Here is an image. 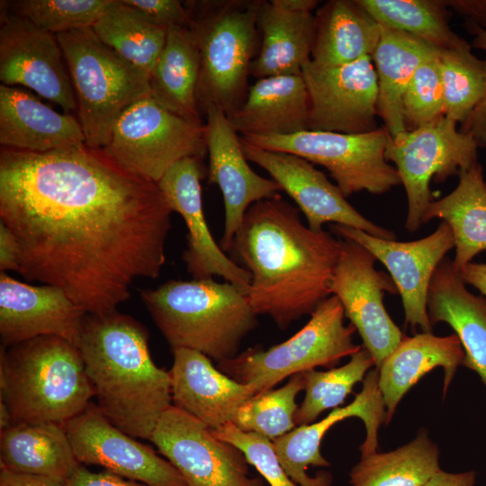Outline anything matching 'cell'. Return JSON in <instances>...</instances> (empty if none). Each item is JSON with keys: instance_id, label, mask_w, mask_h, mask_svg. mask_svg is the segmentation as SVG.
<instances>
[{"instance_id": "obj_1", "label": "cell", "mask_w": 486, "mask_h": 486, "mask_svg": "<svg viewBox=\"0 0 486 486\" xmlns=\"http://www.w3.org/2000/svg\"><path fill=\"white\" fill-rule=\"evenodd\" d=\"M173 212L157 182L103 148L1 147L0 222L18 242V273L86 314L115 310L136 279L159 276Z\"/></svg>"}, {"instance_id": "obj_2", "label": "cell", "mask_w": 486, "mask_h": 486, "mask_svg": "<svg viewBox=\"0 0 486 486\" xmlns=\"http://www.w3.org/2000/svg\"><path fill=\"white\" fill-rule=\"evenodd\" d=\"M299 211L281 195L252 204L231 248L250 273L252 309L281 329L311 315L332 295L341 250V239L305 226Z\"/></svg>"}, {"instance_id": "obj_3", "label": "cell", "mask_w": 486, "mask_h": 486, "mask_svg": "<svg viewBox=\"0 0 486 486\" xmlns=\"http://www.w3.org/2000/svg\"><path fill=\"white\" fill-rule=\"evenodd\" d=\"M77 346L100 412L128 435L149 440L172 392L169 372L152 360L146 328L117 310L86 314Z\"/></svg>"}, {"instance_id": "obj_4", "label": "cell", "mask_w": 486, "mask_h": 486, "mask_svg": "<svg viewBox=\"0 0 486 486\" xmlns=\"http://www.w3.org/2000/svg\"><path fill=\"white\" fill-rule=\"evenodd\" d=\"M140 294L172 350H195L218 363L238 356L257 326L247 294L229 282L169 280Z\"/></svg>"}, {"instance_id": "obj_5", "label": "cell", "mask_w": 486, "mask_h": 486, "mask_svg": "<svg viewBox=\"0 0 486 486\" xmlns=\"http://www.w3.org/2000/svg\"><path fill=\"white\" fill-rule=\"evenodd\" d=\"M1 398L15 423L65 425L94 396L77 346L40 336L1 347Z\"/></svg>"}, {"instance_id": "obj_6", "label": "cell", "mask_w": 486, "mask_h": 486, "mask_svg": "<svg viewBox=\"0 0 486 486\" xmlns=\"http://www.w3.org/2000/svg\"><path fill=\"white\" fill-rule=\"evenodd\" d=\"M200 62L197 98L230 118L244 103L256 45L262 0L184 1Z\"/></svg>"}, {"instance_id": "obj_7", "label": "cell", "mask_w": 486, "mask_h": 486, "mask_svg": "<svg viewBox=\"0 0 486 486\" xmlns=\"http://www.w3.org/2000/svg\"><path fill=\"white\" fill-rule=\"evenodd\" d=\"M56 37L74 88L86 144L104 148L120 115L150 95L149 76L105 45L92 27Z\"/></svg>"}, {"instance_id": "obj_8", "label": "cell", "mask_w": 486, "mask_h": 486, "mask_svg": "<svg viewBox=\"0 0 486 486\" xmlns=\"http://www.w3.org/2000/svg\"><path fill=\"white\" fill-rule=\"evenodd\" d=\"M344 309L331 295L310 315L309 321L287 340L268 349L248 348L218 363L232 379L254 387L256 394L274 389L285 378L319 366L332 367L362 348L354 342L356 331L344 324Z\"/></svg>"}, {"instance_id": "obj_9", "label": "cell", "mask_w": 486, "mask_h": 486, "mask_svg": "<svg viewBox=\"0 0 486 486\" xmlns=\"http://www.w3.org/2000/svg\"><path fill=\"white\" fill-rule=\"evenodd\" d=\"M389 136L382 127L357 134L304 130L287 136L240 139L260 148L294 154L324 166L348 197L362 191L382 194L401 184L396 167L385 158Z\"/></svg>"}, {"instance_id": "obj_10", "label": "cell", "mask_w": 486, "mask_h": 486, "mask_svg": "<svg viewBox=\"0 0 486 486\" xmlns=\"http://www.w3.org/2000/svg\"><path fill=\"white\" fill-rule=\"evenodd\" d=\"M103 148L126 169L158 183L176 162L207 155L205 125L166 110L149 95L120 115Z\"/></svg>"}, {"instance_id": "obj_11", "label": "cell", "mask_w": 486, "mask_h": 486, "mask_svg": "<svg viewBox=\"0 0 486 486\" xmlns=\"http://www.w3.org/2000/svg\"><path fill=\"white\" fill-rule=\"evenodd\" d=\"M442 115L404 135L389 136L385 158L395 164L408 201L405 228L417 231L432 201L430 181L441 183L478 164L474 138Z\"/></svg>"}, {"instance_id": "obj_12", "label": "cell", "mask_w": 486, "mask_h": 486, "mask_svg": "<svg viewBox=\"0 0 486 486\" xmlns=\"http://www.w3.org/2000/svg\"><path fill=\"white\" fill-rule=\"evenodd\" d=\"M374 256L357 242L341 239V250L334 270L331 292L340 301L350 320L372 356L375 368L405 338L383 304L385 292L398 293L390 274L379 271Z\"/></svg>"}, {"instance_id": "obj_13", "label": "cell", "mask_w": 486, "mask_h": 486, "mask_svg": "<svg viewBox=\"0 0 486 486\" xmlns=\"http://www.w3.org/2000/svg\"><path fill=\"white\" fill-rule=\"evenodd\" d=\"M180 472L187 486H265L249 476L245 454L173 404L149 439Z\"/></svg>"}, {"instance_id": "obj_14", "label": "cell", "mask_w": 486, "mask_h": 486, "mask_svg": "<svg viewBox=\"0 0 486 486\" xmlns=\"http://www.w3.org/2000/svg\"><path fill=\"white\" fill-rule=\"evenodd\" d=\"M310 100L309 130L346 134L376 130L378 80L371 56L352 63L302 68Z\"/></svg>"}, {"instance_id": "obj_15", "label": "cell", "mask_w": 486, "mask_h": 486, "mask_svg": "<svg viewBox=\"0 0 486 486\" xmlns=\"http://www.w3.org/2000/svg\"><path fill=\"white\" fill-rule=\"evenodd\" d=\"M1 5L2 84L29 87L59 105L65 113L76 110L74 88L56 35L11 13L3 3Z\"/></svg>"}, {"instance_id": "obj_16", "label": "cell", "mask_w": 486, "mask_h": 486, "mask_svg": "<svg viewBox=\"0 0 486 486\" xmlns=\"http://www.w3.org/2000/svg\"><path fill=\"white\" fill-rule=\"evenodd\" d=\"M331 230L343 238L357 242L387 268L401 297L405 323L432 333L427 308L428 292L435 271L454 248L450 226L442 220L426 238L400 242L374 237L363 230L333 224Z\"/></svg>"}, {"instance_id": "obj_17", "label": "cell", "mask_w": 486, "mask_h": 486, "mask_svg": "<svg viewBox=\"0 0 486 486\" xmlns=\"http://www.w3.org/2000/svg\"><path fill=\"white\" fill-rule=\"evenodd\" d=\"M248 161L264 168L297 204L308 227L322 230L328 222L352 227L374 237L395 240L390 230L378 226L356 211L327 176L308 160L294 154L272 151L250 145L241 139Z\"/></svg>"}, {"instance_id": "obj_18", "label": "cell", "mask_w": 486, "mask_h": 486, "mask_svg": "<svg viewBox=\"0 0 486 486\" xmlns=\"http://www.w3.org/2000/svg\"><path fill=\"white\" fill-rule=\"evenodd\" d=\"M79 464H95L148 486H187L176 468L112 425L90 404L65 424Z\"/></svg>"}, {"instance_id": "obj_19", "label": "cell", "mask_w": 486, "mask_h": 486, "mask_svg": "<svg viewBox=\"0 0 486 486\" xmlns=\"http://www.w3.org/2000/svg\"><path fill=\"white\" fill-rule=\"evenodd\" d=\"M348 418H360L365 427V438L359 449L361 456L377 452L378 430L386 422V409L379 387V371L370 370L363 387L348 405L333 409L324 418L308 425L297 426L273 441L276 455L289 477L299 486H330L329 472L316 476L307 472L309 466L328 467L329 462L320 453L321 441L336 423Z\"/></svg>"}, {"instance_id": "obj_20", "label": "cell", "mask_w": 486, "mask_h": 486, "mask_svg": "<svg viewBox=\"0 0 486 486\" xmlns=\"http://www.w3.org/2000/svg\"><path fill=\"white\" fill-rule=\"evenodd\" d=\"M204 116L208 183L218 185L222 194L225 223L220 248L230 251L248 209L259 201L279 196L283 190L274 180L263 177L249 166L240 137L221 109L211 105Z\"/></svg>"}, {"instance_id": "obj_21", "label": "cell", "mask_w": 486, "mask_h": 486, "mask_svg": "<svg viewBox=\"0 0 486 486\" xmlns=\"http://www.w3.org/2000/svg\"><path fill=\"white\" fill-rule=\"evenodd\" d=\"M202 160L185 158L173 165L158 182L169 206L182 216L188 230L183 260L194 279L220 276L247 294L250 273L225 254L207 225L202 201Z\"/></svg>"}, {"instance_id": "obj_22", "label": "cell", "mask_w": 486, "mask_h": 486, "mask_svg": "<svg viewBox=\"0 0 486 486\" xmlns=\"http://www.w3.org/2000/svg\"><path fill=\"white\" fill-rule=\"evenodd\" d=\"M86 313L61 289L31 285L0 274L2 346L56 336L77 346Z\"/></svg>"}, {"instance_id": "obj_23", "label": "cell", "mask_w": 486, "mask_h": 486, "mask_svg": "<svg viewBox=\"0 0 486 486\" xmlns=\"http://www.w3.org/2000/svg\"><path fill=\"white\" fill-rule=\"evenodd\" d=\"M172 352V404L210 429L232 423L240 406L256 394L253 386L232 379L201 352L186 348Z\"/></svg>"}, {"instance_id": "obj_24", "label": "cell", "mask_w": 486, "mask_h": 486, "mask_svg": "<svg viewBox=\"0 0 486 486\" xmlns=\"http://www.w3.org/2000/svg\"><path fill=\"white\" fill-rule=\"evenodd\" d=\"M86 143L79 120L58 113L32 94L0 85V144L44 153Z\"/></svg>"}, {"instance_id": "obj_25", "label": "cell", "mask_w": 486, "mask_h": 486, "mask_svg": "<svg viewBox=\"0 0 486 486\" xmlns=\"http://www.w3.org/2000/svg\"><path fill=\"white\" fill-rule=\"evenodd\" d=\"M452 261L445 257L434 273L427 308L431 324L447 323L464 352L463 364L486 387V298L472 293Z\"/></svg>"}, {"instance_id": "obj_26", "label": "cell", "mask_w": 486, "mask_h": 486, "mask_svg": "<svg viewBox=\"0 0 486 486\" xmlns=\"http://www.w3.org/2000/svg\"><path fill=\"white\" fill-rule=\"evenodd\" d=\"M309 119L310 100L302 74L257 79L230 117L241 137L296 134L309 130Z\"/></svg>"}, {"instance_id": "obj_27", "label": "cell", "mask_w": 486, "mask_h": 486, "mask_svg": "<svg viewBox=\"0 0 486 486\" xmlns=\"http://www.w3.org/2000/svg\"><path fill=\"white\" fill-rule=\"evenodd\" d=\"M464 358V352L455 334L438 337L422 332L413 337L405 336L377 368L386 409L385 424L390 422L400 400L412 386L436 367L444 370L443 393L446 395Z\"/></svg>"}, {"instance_id": "obj_28", "label": "cell", "mask_w": 486, "mask_h": 486, "mask_svg": "<svg viewBox=\"0 0 486 486\" xmlns=\"http://www.w3.org/2000/svg\"><path fill=\"white\" fill-rule=\"evenodd\" d=\"M382 26L358 0H330L315 14L310 61L320 68L352 63L374 52Z\"/></svg>"}, {"instance_id": "obj_29", "label": "cell", "mask_w": 486, "mask_h": 486, "mask_svg": "<svg viewBox=\"0 0 486 486\" xmlns=\"http://www.w3.org/2000/svg\"><path fill=\"white\" fill-rule=\"evenodd\" d=\"M261 45L250 67L256 79L301 75L310 60L315 36V15L294 13L262 0L257 15Z\"/></svg>"}, {"instance_id": "obj_30", "label": "cell", "mask_w": 486, "mask_h": 486, "mask_svg": "<svg viewBox=\"0 0 486 486\" xmlns=\"http://www.w3.org/2000/svg\"><path fill=\"white\" fill-rule=\"evenodd\" d=\"M382 26L380 41L372 55L378 80L377 112L392 139L404 135L402 100L418 66L437 50L419 38Z\"/></svg>"}, {"instance_id": "obj_31", "label": "cell", "mask_w": 486, "mask_h": 486, "mask_svg": "<svg viewBox=\"0 0 486 486\" xmlns=\"http://www.w3.org/2000/svg\"><path fill=\"white\" fill-rule=\"evenodd\" d=\"M0 464L10 471L66 482L80 464L65 425L15 423L1 431Z\"/></svg>"}, {"instance_id": "obj_32", "label": "cell", "mask_w": 486, "mask_h": 486, "mask_svg": "<svg viewBox=\"0 0 486 486\" xmlns=\"http://www.w3.org/2000/svg\"><path fill=\"white\" fill-rule=\"evenodd\" d=\"M458 177V184L450 194L430 202L422 220L425 224L440 219L450 226L455 248L452 265L457 273L486 250V183L482 166L478 163Z\"/></svg>"}, {"instance_id": "obj_33", "label": "cell", "mask_w": 486, "mask_h": 486, "mask_svg": "<svg viewBox=\"0 0 486 486\" xmlns=\"http://www.w3.org/2000/svg\"><path fill=\"white\" fill-rule=\"evenodd\" d=\"M200 62L188 26H174L150 76V96L166 110L202 123L198 98Z\"/></svg>"}, {"instance_id": "obj_34", "label": "cell", "mask_w": 486, "mask_h": 486, "mask_svg": "<svg viewBox=\"0 0 486 486\" xmlns=\"http://www.w3.org/2000/svg\"><path fill=\"white\" fill-rule=\"evenodd\" d=\"M440 470L439 449L426 431L386 453L360 458L349 473L351 486H423Z\"/></svg>"}, {"instance_id": "obj_35", "label": "cell", "mask_w": 486, "mask_h": 486, "mask_svg": "<svg viewBox=\"0 0 486 486\" xmlns=\"http://www.w3.org/2000/svg\"><path fill=\"white\" fill-rule=\"evenodd\" d=\"M92 29L105 45L148 76L167 36V29L150 22L122 0H112Z\"/></svg>"}, {"instance_id": "obj_36", "label": "cell", "mask_w": 486, "mask_h": 486, "mask_svg": "<svg viewBox=\"0 0 486 486\" xmlns=\"http://www.w3.org/2000/svg\"><path fill=\"white\" fill-rule=\"evenodd\" d=\"M381 25L412 34L436 50L460 44L464 39L448 24L449 9L441 0H358Z\"/></svg>"}, {"instance_id": "obj_37", "label": "cell", "mask_w": 486, "mask_h": 486, "mask_svg": "<svg viewBox=\"0 0 486 486\" xmlns=\"http://www.w3.org/2000/svg\"><path fill=\"white\" fill-rule=\"evenodd\" d=\"M444 88V115L463 124L486 94V60L472 53L471 45L438 50Z\"/></svg>"}, {"instance_id": "obj_38", "label": "cell", "mask_w": 486, "mask_h": 486, "mask_svg": "<svg viewBox=\"0 0 486 486\" xmlns=\"http://www.w3.org/2000/svg\"><path fill=\"white\" fill-rule=\"evenodd\" d=\"M374 365L372 356L362 346L340 367L303 372L305 396L294 417L296 426L311 424L323 411L338 408Z\"/></svg>"}, {"instance_id": "obj_39", "label": "cell", "mask_w": 486, "mask_h": 486, "mask_svg": "<svg viewBox=\"0 0 486 486\" xmlns=\"http://www.w3.org/2000/svg\"><path fill=\"white\" fill-rule=\"evenodd\" d=\"M304 387L302 373L296 374L284 386L248 399L240 406L232 423L242 431L274 441L296 428V397Z\"/></svg>"}, {"instance_id": "obj_40", "label": "cell", "mask_w": 486, "mask_h": 486, "mask_svg": "<svg viewBox=\"0 0 486 486\" xmlns=\"http://www.w3.org/2000/svg\"><path fill=\"white\" fill-rule=\"evenodd\" d=\"M112 0H15L2 1L13 14L57 35L92 27Z\"/></svg>"}, {"instance_id": "obj_41", "label": "cell", "mask_w": 486, "mask_h": 486, "mask_svg": "<svg viewBox=\"0 0 486 486\" xmlns=\"http://www.w3.org/2000/svg\"><path fill=\"white\" fill-rule=\"evenodd\" d=\"M445 99L437 53L414 72L403 95L402 112L407 130H413L444 115Z\"/></svg>"}, {"instance_id": "obj_42", "label": "cell", "mask_w": 486, "mask_h": 486, "mask_svg": "<svg viewBox=\"0 0 486 486\" xmlns=\"http://www.w3.org/2000/svg\"><path fill=\"white\" fill-rule=\"evenodd\" d=\"M212 431L217 438L238 447L270 486H299L281 464L273 441L256 433L242 431L233 423Z\"/></svg>"}, {"instance_id": "obj_43", "label": "cell", "mask_w": 486, "mask_h": 486, "mask_svg": "<svg viewBox=\"0 0 486 486\" xmlns=\"http://www.w3.org/2000/svg\"><path fill=\"white\" fill-rule=\"evenodd\" d=\"M150 22L169 29L188 26L189 15L184 3L178 0H122Z\"/></svg>"}, {"instance_id": "obj_44", "label": "cell", "mask_w": 486, "mask_h": 486, "mask_svg": "<svg viewBox=\"0 0 486 486\" xmlns=\"http://www.w3.org/2000/svg\"><path fill=\"white\" fill-rule=\"evenodd\" d=\"M464 26L473 35L472 45L486 50V30L465 20ZM461 131L471 134L479 148H486V94L468 119L461 124Z\"/></svg>"}, {"instance_id": "obj_45", "label": "cell", "mask_w": 486, "mask_h": 486, "mask_svg": "<svg viewBox=\"0 0 486 486\" xmlns=\"http://www.w3.org/2000/svg\"><path fill=\"white\" fill-rule=\"evenodd\" d=\"M66 486H148L119 476L110 471L93 472L79 464L65 482Z\"/></svg>"}, {"instance_id": "obj_46", "label": "cell", "mask_w": 486, "mask_h": 486, "mask_svg": "<svg viewBox=\"0 0 486 486\" xmlns=\"http://www.w3.org/2000/svg\"><path fill=\"white\" fill-rule=\"evenodd\" d=\"M20 269V249L16 238L3 222H0V271Z\"/></svg>"}, {"instance_id": "obj_47", "label": "cell", "mask_w": 486, "mask_h": 486, "mask_svg": "<svg viewBox=\"0 0 486 486\" xmlns=\"http://www.w3.org/2000/svg\"><path fill=\"white\" fill-rule=\"evenodd\" d=\"M444 4L464 15L465 20L486 30V0H446Z\"/></svg>"}, {"instance_id": "obj_48", "label": "cell", "mask_w": 486, "mask_h": 486, "mask_svg": "<svg viewBox=\"0 0 486 486\" xmlns=\"http://www.w3.org/2000/svg\"><path fill=\"white\" fill-rule=\"evenodd\" d=\"M0 486H66L50 477L18 472L1 467Z\"/></svg>"}, {"instance_id": "obj_49", "label": "cell", "mask_w": 486, "mask_h": 486, "mask_svg": "<svg viewBox=\"0 0 486 486\" xmlns=\"http://www.w3.org/2000/svg\"><path fill=\"white\" fill-rule=\"evenodd\" d=\"M474 482L473 471L453 473L440 469L423 486H473Z\"/></svg>"}, {"instance_id": "obj_50", "label": "cell", "mask_w": 486, "mask_h": 486, "mask_svg": "<svg viewBox=\"0 0 486 486\" xmlns=\"http://www.w3.org/2000/svg\"><path fill=\"white\" fill-rule=\"evenodd\" d=\"M459 274L465 284L472 285L486 298V263H469Z\"/></svg>"}, {"instance_id": "obj_51", "label": "cell", "mask_w": 486, "mask_h": 486, "mask_svg": "<svg viewBox=\"0 0 486 486\" xmlns=\"http://www.w3.org/2000/svg\"><path fill=\"white\" fill-rule=\"evenodd\" d=\"M276 6L294 13H311L320 3L316 0H271Z\"/></svg>"}, {"instance_id": "obj_52", "label": "cell", "mask_w": 486, "mask_h": 486, "mask_svg": "<svg viewBox=\"0 0 486 486\" xmlns=\"http://www.w3.org/2000/svg\"><path fill=\"white\" fill-rule=\"evenodd\" d=\"M11 425H13V418L11 412L7 407V405L4 403V401L1 400L0 403V428L1 431L9 428Z\"/></svg>"}, {"instance_id": "obj_53", "label": "cell", "mask_w": 486, "mask_h": 486, "mask_svg": "<svg viewBox=\"0 0 486 486\" xmlns=\"http://www.w3.org/2000/svg\"><path fill=\"white\" fill-rule=\"evenodd\" d=\"M485 183H486V179H485Z\"/></svg>"}]
</instances>
